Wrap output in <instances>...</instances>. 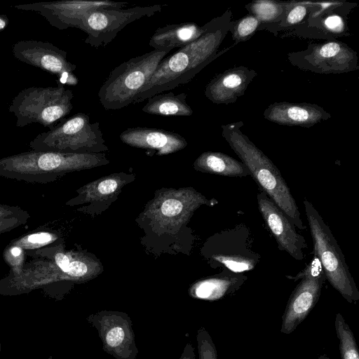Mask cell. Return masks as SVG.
<instances>
[{"label":"cell","mask_w":359,"mask_h":359,"mask_svg":"<svg viewBox=\"0 0 359 359\" xmlns=\"http://www.w3.org/2000/svg\"><path fill=\"white\" fill-rule=\"evenodd\" d=\"M231 12L228 10L205 24V30L196 40L165 56L149 81L137 94L133 103L189 82L222 53L218 48L231 27Z\"/></svg>","instance_id":"obj_1"},{"label":"cell","mask_w":359,"mask_h":359,"mask_svg":"<svg viewBox=\"0 0 359 359\" xmlns=\"http://www.w3.org/2000/svg\"><path fill=\"white\" fill-rule=\"evenodd\" d=\"M242 121L222 126V135L255 182L296 228L306 229L298 206L280 170L241 130Z\"/></svg>","instance_id":"obj_2"},{"label":"cell","mask_w":359,"mask_h":359,"mask_svg":"<svg viewBox=\"0 0 359 359\" xmlns=\"http://www.w3.org/2000/svg\"><path fill=\"white\" fill-rule=\"evenodd\" d=\"M109 163L104 153L30 150L0 158V177L29 183H48L67 173Z\"/></svg>","instance_id":"obj_3"},{"label":"cell","mask_w":359,"mask_h":359,"mask_svg":"<svg viewBox=\"0 0 359 359\" xmlns=\"http://www.w3.org/2000/svg\"><path fill=\"white\" fill-rule=\"evenodd\" d=\"M170 51L154 50L115 67L98 91L99 100L103 108L116 110L133 104Z\"/></svg>","instance_id":"obj_4"},{"label":"cell","mask_w":359,"mask_h":359,"mask_svg":"<svg viewBox=\"0 0 359 359\" xmlns=\"http://www.w3.org/2000/svg\"><path fill=\"white\" fill-rule=\"evenodd\" d=\"M313 243V253L319 259L325 278L348 302L356 304L359 290L335 238L312 203L303 201Z\"/></svg>","instance_id":"obj_5"},{"label":"cell","mask_w":359,"mask_h":359,"mask_svg":"<svg viewBox=\"0 0 359 359\" xmlns=\"http://www.w3.org/2000/svg\"><path fill=\"white\" fill-rule=\"evenodd\" d=\"M73 97V92L62 85L29 87L15 95L8 111L14 114L19 128L38 123L50 130L70 113Z\"/></svg>","instance_id":"obj_6"},{"label":"cell","mask_w":359,"mask_h":359,"mask_svg":"<svg viewBox=\"0 0 359 359\" xmlns=\"http://www.w3.org/2000/svg\"><path fill=\"white\" fill-rule=\"evenodd\" d=\"M32 150L72 153H103L109 150L99 122L90 123L79 112L63 118L54 128L39 134L29 142Z\"/></svg>","instance_id":"obj_7"},{"label":"cell","mask_w":359,"mask_h":359,"mask_svg":"<svg viewBox=\"0 0 359 359\" xmlns=\"http://www.w3.org/2000/svg\"><path fill=\"white\" fill-rule=\"evenodd\" d=\"M217 203L215 198L209 200L192 187L163 188L156 191L140 217L155 231L170 233L188 223L202 205L213 206Z\"/></svg>","instance_id":"obj_8"},{"label":"cell","mask_w":359,"mask_h":359,"mask_svg":"<svg viewBox=\"0 0 359 359\" xmlns=\"http://www.w3.org/2000/svg\"><path fill=\"white\" fill-rule=\"evenodd\" d=\"M252 244L250 229L240 224L210 238L203 254L214 267L222 266L235 273H244L253 270L261 259L252 249Z\"/></svg>","instance_id":"obj_9"},{"label":"cell","mask_w":359,"mask_h":359,"mask_svg":"<svg viewBox=\"0 0 359 359\" xmlns=\"http://www.w3.org/2000/svg\"><path fill=\"white\" fill-rule=\"evenodd\" d=\"M286 278L293 280L300 279L290 296L282 316L280 332L288 334L294 332L314 309L326 278L320 262L314 255L297 276Z\"/></svg>","instance_id":"obj_10"},{"label":"cell","mask_w":359,"mask_h":359,"mask_svg":"<svg viewBox=\"0 0 359 359\" xmlns=\"http://www.w3.org/2000/svg\"><path fill=\"white\" fill-rule=\"evenodd\" d=\"M163 5L137 6L126 9H100L86 14L78 29L87 34L84 41L94 48L105 47L128 24L161 11Z\"/></svg>","instance_id":"obj_11"},{"label":"cell","mask_w":359,"mask_h":359,"mask_svg":"<svg viewBox=\"0 0 359 359\" xmlns=\"http://www.w3.org/2000/svg\"><path fill=\"white\" fill-rule=\"evenodd\" d=\"M87 322L94 327L102 349L115 359H135L138 355L133 323L124 312L102 310L90 314Z\"/></svg>","instance_id":"obj_12"},{"label":"cell","mask_w":359,"mask_h":359,"mask_svg":"<svg viewBox=\"0 0 359 359\" xmlns=\"http://www.w3.org/2000/svg\"><path fill=\"white\" fill-rule=\"evenodd\" d=\"M12 52L19 61L56 76L61 84L78 83V78L74 74L76 66L67 60L65 50L50 43L22 40L13 44Z\"/></svg>","instance_id":"obj_13"},{"label":"cell","mask_w":359,"mask_h":359,"mask_svg":"<svg viewBox=\"0 0 359 359\" xmlns=\"http://www.w3.org/2000/svg\"><path fill=\"white\" fill-rule=\"evenodd\" d=\"M128 3L109 0H61L14 6L18 10L39 13L58 29L78 28L88 13L100 9L123 8Z\"/></svg>","instance_id":"obj_14"},{"label":"cell","mask_w":359,"mask_h":359,"mask_svg":"<svg viewBox=\"0 0 359 359\" xmlns=\"http://www.w3.org/2000/svg\"><path fill=\"white\" fill-rule=\"evenodd\" d=\"M135 179L134 174L112 173L88 183L76 191V196L69 200L68 206L80 205L77 211L96 217L107 210L117 199L124 186Z\"/></svg>","instance_id":"obj_15"},{"label":"cell","mask_w":359,"mask_h":359,"mask_svg":"<svg viewBox=\"0 0 359 359\" xmlns=\"http://www.w3.org/2000/svg\"><path fill=\"white\" fill-rule=\"evenodd\" d=\"M257 198L259 210L275 238L278 249L296 260L304 259V250L308 248L304 237L296 231L287 216L263 191H259Z\"/></svg>","instance_id":"obj_16"},{"label":"cell","mask_w":359,"mask_h":359,"mask_svg":"<svg viewBox=\"0 0 359 359\" xmlns=\"http://www.w3.org/2000/svg\"><path fill=\"white\" fill-rule=\"evenodd\" d=\"M119 137L130 147L152 151L158 156L177 152L187 146V140L180 134L161 128H129Z\"/></svg>","instance_id":"obj_17"},{"label":"cell","mask_w":359,"mask_h":359,"mask_svg":"<svg viewBox=\"0 0 359 359\" xmlns=\"http://www.w3.org/2000/svg\"><path fill=\"white\" fill-rule=\"evenodd\" d=\"M356 53L346 45L328 42L314 46L303 57L309 69L321 73H341L353 69Z\"/></svg>","instance_id":"obj_18"},{"label":"cell","mask_w":359,"mask_h":359,"mask_svg":"<svg viewBox=\"0 0 359 359\" xmlns=\"http://www.w3.org/2000/svg\"><path fill=\"white\" fill-rule=\"evenodd\" d=\"M257 76L255 71L245 67L229 69L215 76L206 86L205 95L215 104L235 102L242 96Z\"/></svg>","instance_id":"obj_19"},{"label":"cell","mask_w":359,"mask_h":359,"mask_svg":"<svg viewBox=\"0 0 359 359\" xmlns=\"http://www.w3.org/2000/svg\"><path fill=\"white\" fill-rule=\"evenodd\" d=\"M330 114L310 103L275 102L264 112V117L276 123L290 126L311 127L328 119Z\"/></svg>","instance_id":"obj_20"},{"label":"cell","mask_w":359,"mask_h":359,"mask_svg":"<svg viewBox=\"0 0 359 359\" xmlns=\"http://www.w3.org/2000/svg\"><path fill=\"white\" fill-rule=\"evenodd\" d=\"M247 279L243 273H235L224 269L217 275L195 282L188 292L194 299L217 301L234 294Z\"/></svg>","instance_id":"obj_21"},{"label":"cell","mask_w":359,"mask_h":359,"mask_svg":"<svg viewBox=\"0 0 359 359\" xmlns=\"http://www.w3.org/2000/svg\"><path fill=\"white\" fill-rule=\"evenodd\" d=\"M205 30V25L200 27L194 22L168 25L154 32L149 45L156 50L181 48L198 39Z\"/></svg>","instance_id":"obj_22"},{"label":"cell","mask_w":359,"mask_h":359,"mask_svg":"<svg viewBox=\"0 0 359 359\" xmlns=\"http://www.w3.org/2000/svg\"><path fill=\"white\" fill-rule=\"evenodd\" d=\"M193 166L197 171L217 175L238 177L250 176V172L241 161L221 152H203L195 160Z\"/></svg>","instance_id":"obj_23"},{"label":"cell","mask_w":359,"mask_h":359,"mask_svg":"<svg viewBox=\"0 0 359 359\" xmlns=\"http://www.w3.org/2000/svg\"><path fill=\"white\" fill-rule=\"evenodd\" d=\"M186 98L184 93L158 94L149 98L142 110L153 115L189 116L193 114V110L187 103Z\"/></svg>","instance_id":"obj_24"},{"label":"cell","mask_w":359,"mask_h":359,"mask_svg":"<svg viewBox=\"0 0 359 359\" xmlns=\"http://www.w3.org/2000/svg\"><path fill=\"white\" fill-rule=\"evenodd\" d=\"M334 327L339 341L341 358L359 359V352L354 334L340 313L336 314Z\"/></svg>","instance_id":"obj_25"},{"label":"cell","mask_w":359,"mask_h":359,"mask_svg":"<svg viewBox=\"0 0 359 359\" xmlns=\"http://www.w3.org/2000/svg\"><path fill=\"white\" fill-rule=\"evenodd\" d=\"M29 217V212L19 206L0 204V234L24 225Z\"/></svg>","instance_id":"obj_26"},{"label":"cell","mask_w":359,"mask_h":359,"mask_svg":"<svg viewBox=\"0 0 359 359\" xmlns=\"http://www.w3.org/2000/svg\"><path fill=\"white\" fill-rule=\"evenodd\" d=\"M57 239V236L55 233L41 231L26 235L18 240L14 241L11 244L18 246L22 250H33L52 243Z\"/></svg>","instance_id":"obj_27"},{"label":"cell","mask_w":359,"mask_h":359,"mask_svg":"<svg viewBox=\"0 0 359 359\" xmlns=\"http://www.w3.org/2000/svg\"><path fill=\"white\" fill-rule=\"evenodd\" d=\"M261 22L254 15H247L234 23L231 22L229 30L237 42L247 40L257 29Z\"/></svg>","instance_id":"obj_28"},{"label":"cell","mask_w":359,"mask_h":359,"mask_svg":"<svg viewBox=\"0 0 359 359\" xmlns=\"http://www.w3.org/2000/svg\"><path fill=\"white\" fill-rule=\"evenodd\" d=\"M249 7L254 16L260 22L273 20L283 11L281 5L273 1H257L252 3Z\"/></svg>","instance_id":"obj_29"},{"label":"cell","mask_w":359,"mask_h":359,"mask_svg":"<svg viewBox=\"0 0 359 359\" xmlns=\"http://www.w3.org/2000/svg\"><path fill=\"white\" fill-rule=\"evenodd\" d=\"M196 341L199 359H218L215 345L205 327L198 330Z\"/></svg>","instance_id":"obj_30"},{"label":"cell","mask_w":359,"mask_h":359,"mask_svg":"<svg viewBox=\"0 0 359 359\" xmlns=\"http://www.w3.org/2000/svg\"><path fill=\"white\" fill-rule=\"evenodd\" d=\"M23 250L16 245H10L4 252L6 262L12 266V275H18L22 270Z\"/></svg>","instance_id":"obj_31"},{"label":"cell","mask_w":359,"mask_h":359,"mask_svg":"<svg viewBox=\"0 0 359 359\" xmlns=\"http://www.w3.org/2000/svg\"><path fill=\"white\" fill-rule=\"evenodd\" d=\"M73 251L66 252L58 250L54 255L55 264L60 269L62 274L63 280H66V273L72 259ZM67 281V280H66Z\"/></svg>","instance_id":"obj_32"},{"label":"cell","mask_w":359,"mask_h":359,"mask_svg":"<svg viewBox=\"0 0 359 359\" xmlns=\"http://www.w3.org/2000/svg\"><path fill=\"white\" fill-rule=\"evenodd\" d=\"M307 8L304 6L298 5L293 7L287 15V22L294 25L300 22L306 16Z\"/></svg>","instance_id":"obj_33"},{"label":"cell","mask_w":359,"mask_h":359,"mask_svg":"<svg viewBox=\"0 0 359 359\" xmlns=\"http://www.w3.org/2000/svg\"><path fill=\"white\" fill-rule=\"evenodd\" d=\"M325 27L332 32H341L344 28L343 19L337 15L328 16L324 21Z\"/></svg>","instance_id":"obj_34"},{"label":"cell","mask_w":359,"mask_h":359,"mask_svg":"<svg viewBox=\"0 0 359 359\" xmlns=\"http://www.w3.org/2000/svg\"><path fill=\"white\" fill-rule=\"evenodd\" d=\"M179 359H196L194 348L190 342H187Z\"/></svg>","instance_id":"obj_35"},{"label":"cell","mask_w":359,"mask_h":359,"mask_svg":"<svg viewBox=\"0 0 359 359\" xmlns=\"http://www.w3.org/2000/svg\"><path fill=\"white\" fill-rule=\"evenodd\" d=\"M9 24V19L6 15L0 14V32L4 30Z\"/></svg>","instance_id":"obj_36"},{"label":"cell","mask_w":359,"mask_h":359,"mask_svg":"<svg viewBox=\"0 0 359 359\" xmlns=\"http://www.w3.org/2000/svg\"><path fill=\"white\" fill-rule=\"evenodd\" d=\"M317 359H331V358H329L327 355L323 354V355H320Z\"/></svg>","instance_id":"obj_37"},{"label":"cell","mask_w":359,"mask_h":359,"mask_svg":"<svg viewBox=\"0 0 359 359\" xmlns=\"http://www.w3.org/2000/svg\"><path fill=\"white\" fill-rule=\"evenodd\" d=\"M48 359H53V358H52V357H50Z\"/></svg>","instance_id":"obj_38"}]
</instances>
